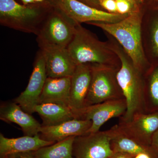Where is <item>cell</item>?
Segmentation results:
<instances>
[{"label":"cell","instance_id":"cell-1","mask_svg":"<svg viewBox=\"0 0 158 158\" xmlns=\"http://www.w3.org/2000/svg\"><path fill=\"white\" fill-rule=\"evenodd\" d=\"M141 22L142 15L138 11L117 23L94 22L87 24L98 27L115 37L135 66L144 75L150 68L142 45Z\"/></svg>","mask_w":158,"mask_h":158},{"label":"cell","instance_id":"cell-2","mask_svg":"<svg viewBox=\"0 0 158 158\" xmlns=\"http://www.w3.org/2000/svg\"><path fill=\"white\" fill-rule=\"evenodd\" d=\"M120 62L117 79L127 104V110L120 120L128 121L138 113H146L144 75L133 64L126 53L118 45H110Z\"/></svg>","mask_w":158,"mask_h":158},{"label":"cell","instance_id":"cell-3","mask_svg":"<svg viewBox=\"0 0 158 158\" xmlns=\"http://www.w3.org/2000/svg\"><path fill=\"white\" fill-rule=\"evenodd\" d=\"M52 8L48 1L23 5L15 0H0V24L9 28L37 35Z\"/></svg>","mask_w":158,"mask_h":158},{"label":"cell","instance_id":"cell-4","mask_svg":"<svg viewBox=\"0 0 158 158\" xmlns=\"http://www.w3.org/2000/svg\"><path fill=\"white\" fill-rule=\"evenodd\" d=\"M77 65L100 64L119 66L117 55L110 46L102 42L90 31L78 24L73 39L67 47Z\"/></svg>","mask_w":158,"mask_h":158},{"label":"cell","instance_id":"cell-5","mask_svg":"<svg viewBox=\"0 0 158 158\" xmlns=\"http://www.w3.org/2000/svg\"><path fill=\"white\" fill-rule=\"evenodd\" d=\"M78 24L53 6L36 35L38 46L67 48L73 39Z\"/></svg>","mask_w":158,"mask_h":158},{"label":"cell","instance_id":"cell-6","mask_svg":"<svg viewBox=\"0 0 158 158\" xmlns=\"http://www.w3.org/2000/svg\"><path fill=\"white\" fill-rule=\"evenodd\" d=\"M91 79L86 106L124 98L117 79L119 66L90 64Z\"/></svg>","mask_w":158,"mask_h":158},{"label":"cell","instance_id":"cell-7","mask_svg":"<svg viewBox=\"0 0 158 158\" xmlns=\"http://www.w3.org/2000/svg\"><path fill=\"white\" fill-rule=\"evenodd\" d=\"M52 6L61 10L79 24L94 22L113 23L122 20L129 15L109 13L77 0H48Z\"/></svg>","mask_w":158,"mask_h":158},{"label":"cell","instance_id":"cell-8","mask_svg":"<svg viewBox=\"0 0 158 158\" xmlns=\"http://www.w3.org/2000/svg\"><path fill=\"white\" fill-rule=\"evenodd\" d=\"M111 129L75 137L73 155L75 158H110L114 154L111 146Z\"/></svg>","mask_w":158,"mask_h":158},{"label":"cell","instance_id":"cell-9","mask_svg":"<svg viewBox=\"0 0 158 158\" xmlns=\"http://www.w3.org/2000/svg\"><path fill=\"white\" fill-rule=\"evenodd\" d=\"M115 126L119 132L139 144L151 146L153 136L158 130V112L138 113L129 121L120 120Z\"/></svg>","mask_w":158,"mask_h":158},{"label":"cell","instance_id":"cell-10","mask_svg":"<svg viewBox=\"0 0 158 158\" xmlns=\"http://www.w3.org/2000/svg\"><path fill=\"white\" fill-rule=\"evenodd\" d=\"M33 71L25 90L15 99L14 101L24 111L32 114L39 104L40 98L47 78L45 60L42 52H37L34 62Z\"/></svg>","mask_w":158,"mask_h":158},{"label":"cell","instance_id":"cell-11","mask_svg":"<svg viewBox=\"0 0 158 158\" xmlns=\"http://www.w3.org/2000/svg\"><path fill=\"white\" fill-rule=\"evenodd\" d=\"M127 108L126 102L123 98L87 106L74 114L75 118L92 121L89 134L99 131L102 126L111 118L123 116Z\"/></svg>","mask_w":158,"mask_h":158},{"label":"cell","instance_id":"cell-12","mask_svg":"<svg viewBox=\"0 0 158 158\" xmlns=\"http://www.w3.org/2000/svg\"><path fill=\"white\" fill-rule=\"evenodd\" d=\"M45 62L48 77L62 78L71 77L77 65L71 57L66 48L41 46Z\"/></svg>","mask_w":158,"mask_h":158},{"label":"cell","instance_id":"cell-13","mask_svg":"<svg viewBox=\"0 0 158 158\" xmlns=\"http://www.w3.org/2000/svg\"><path fill=\"white\" fill-rule=\"evenodd\" d=\"M91 79L90 64L77 65L71 79L69 108L74 113L85 107Z\"/></svg>","mask_w":158,"mask_h":158},{"label":"cell","instance_id":"cell-14","mask_svg":"<svg viewBox=\"0 0 158 158\" xmlns=\"http://www.w3.org/2000/svg\"><path fill=\"white\" fill-rule=\"evenodd\" d=\"M91 125V120L73 118L57 125L42 126L39 135L43 140L56 143L73 136L87 135Z\"/></svg>","mask_w":158,"mask_h":158},{"label":"cell","instance_id":"cell-15","mask_svg":"<svg viewBox=\"0 0 158 158\" xmlns=\"http://www.w3.org/2000/svg\"><path fill=\"white\" fill-rule=\"evenodd\" d=\"M0 119L15 123L21 128L25 136H34L40 132L42 125L15 102L3 103L0 107Z\"/></svg>","mask_w":158,"mask_h":158},{"label":"cell","instance_id":"cell-16","mask_svg":"<svg viewBox=\"0 0 158 158\" xmlns=\"http://www.w3.org/2000/svg\"><path fill=\"white\" fill-rule=\"evenodd\" d=\"M54 143L43 140L39 134L34 136L24 135L19 138H9L1 133L0 157L4 158L12 154L32 152Z\"/></svg>","mask_w":158,"mask_h":158},{"label":"cell","instance_id":"cell-17","mask_svg":"<svg viewBox=\"0 0 158 158\" xmlns=\"http://www.w3.org/2000/svg\"><path fill=\"white\" fill-rule=\"evenodd\" d=\"M71 79V77H47L39 104L52 103L69 107Z\"/></svg>","mask_w":158,"mask_h":158},{"label":"cell","instance_id":"cell-18","mask_svg":"<svg viewBox=\"0 0 158 158\" xmlns=\"http://www.w3.org/2000/svg\"><path fill=\"white\" fill-rule=\"evenodd\" d=\"M34 113H38L42 119V126L57 125L75 118L74 113L69 107L52 103L37 105Z\"/></svg>","mask_w":158,"mask_h":158},{"label":"cell","instance_id":"cell-19","mask_svg":"<svg viewBox=\"0 0 158 158\" xmlns=\"http://www.w3.org/2000/svg\"><path fill=\"white\" fill-rule=\"evenodd\" d=\"M111 129L113 133L111 146L113 152H125L135 156L141 153L150 152L152 150L151 146H144L139 144L119 132L115 126Z\"/></svg>","mask_w":158,"mask_h":158},{"label":"cell","instance_id":"cell-20","mask_svg":"<svg viewBox=\"0 0 158 158\" xmlns=\"http://www.w3.org/2000/svg\"><path fill=\"white\" fill-rule=\"evenodd\" d=\"M75 137H69L32 152L34 158H75L73 155Z\"/></svg>","mask_w":158,"mask_h":158},{"label":"cell","instance_id":"cell-21","mask_svg":"<svg viewBox=\"0 0 158 158\" xmlns=\"http://www.w3.org/2000/svg\"><path fill=\"white\" fill-rule=\"evenodd\" d=\"M144 75L146 113L158 112V66L150 68Z\"/></svg>","mask_w":158,"mask_h":158},{"label":"cell","instance_id":"cell-22","mask_svg":"<svg viewBox=\"0 0 158 158\" xmlns=\"http://www.w3.org/2000/svg\"><path fill=\"white\" fill-rule=\"evenodd\" d=\"M117 13L121 15H130L136 10L131 3L128 0H116Z\"/></svg>","mask_w":158,"mask_h":158},{"label":"cell","instance_id":"cell-23","mask_svg":"<svg viewBox=\"0 0 158 158\" xmlns=\"http://www.w3.org/2000/svg\"><path fill=\"white\" fill-rule=\"evenodd\" d=\"M152 44L154 55L158 57V18L153 23L152 30Z\"/></svg>","mask_w":158,"mask_h":158},{"label":"cell","instance_id":"cell-24","mask_svg":"<svg viewBox=\"0 0 158 158\" xmlns=\"http://www.w3.org/2000/svg\"><path fill=\"white\" fill-rule=\"evenodd\" d=\"M102 9L111 13H117L116 0H100Z\"/></svg>","mask_w":158,"mask_h":158},{"label":"cell","instance_id":"cell-25","mask_svg":"<svg viewBox=\"0 0 158 158\" xmlns=\"http://www.w3.org/2000/svg\"><path fill=\"white\" fill-rule=\"evenodd\" d=\"M133 158H158V154L153 149L150 152L141 153L136 155Z\"/></svg>","mask_w":158,"mask_h":158},{"label":"cell","instance_id":"cell-26","mask_svg":"<svg viewBox=\"0 0 158 158\" xmlns=\"http://www.w3.org/2000/svg\"><path fill=\"white\" fill-rule=\"evenodd\" d=\"M77 1L96 9L103 10L100 5V0H77Z\"/></svg>","mask_w":158,"mask_h":158},{"label":"cell","instance_id":"cell-27","mask_svg":"<svg viewBox=\"0 0 158 158\" xmlns=\"http://www.w3.org/2000/svg\"><path fill=\"white\" fill-rule=\"evenodd\" d=\"M9 158H34L32 152L17 153L7 156Z\"/></svg>","mask_w":158,"mask_h":158},{"label":"cell","instance_id":"cell-28","mask_svg":"<svg viewBox=\"0 0 158 158\" xmlns=\"http://www.w3.org/2000/svg\"><path fill=\"white\" fill-rule=\"evenodd\" d=\"M151 146L158 154V130L153 136Z\"/></svg>","mask_w":158,"mask_h":158},{"label":"cell","instance_id":"cell-29","mask_svg":"<svg viewBox=\"0 0 158 158\" xmlns=\"http://www.w3.org/2000/svg\"><path fill=\"white\" fill-rule=\"evenodd\" d=\"M134 156L127 153L117 152L114 153L111 158H133Z\"/></svg>","mask_w":158,"mask_h":158},{"label":"cell","instance_id":"cell-30","mask_svg":"<svg viewBox=\"0 0 158 158\" xmlns=\"http://www.w3.org/2000/svg\"><path fill=\"white\" fill-rule=\"evenodd\" d=\"M132 4L136 10H139V7L141 4V0H128Z\"/></svg>","mask_w":158,"mask_h":158},{"label":"cell","instance_id":"cell-31","mask_svg":"<svg viewBox=\"0 0 158 158\" xmlns=\"http://www.w3.org/2000/svg\"><path fill=\"white\" fill-rule=\"evenodd\" d=\"M23 5H29V4H32L35 3L34 0H19Z\"/></svg>","mask_w":158,"mask_h":158},{"label":"cell","instance_id":"cell-32","mask_svg":"<svg viewBox=\"0 0 158 158\" xmlns=\"http://www.w3.org/2000/svg\"><path fill=\"white\" fill-rule=\"evenodd\" d=\"M48 0H34L35 3H42L46 2Z\"/></svg>","mask_w":158,"mask_h":158},{"label":"cell","instance_id":"cell-33","mask_svg":"<svg viewBox=\"0 0 158 158\" xmlns=\"http://www.w3.org/2000/svg\"><path fill=\"white\" fill-rule=\"evenodd\" d=\"M153 1H155L156 2L158 3V0H153Z\"/></svg>","mask_w":158,"mask_h":158},{"label":"cell","instance_id":"cell-34","mask_svg":"<svg viewBox=\"0 0 158 158\" xmlns=\"http://www.w3.org/2000/svg\"><path fill=\"white\" fill-rule=\"evenodd\" d=\"M8 158V157L7 156H6V157H5V158Z\"/></svg>","mask_w":158,"mask_h":158},{"label":"cell","instance_id":"cell-35","mask_svg":"<svg viewBox=\"0 0 158 158\" xmlns=\"http://www.w3.org/2000/svg\"></svg>","mask_w":158,"mask_h":158}]
</instances>
